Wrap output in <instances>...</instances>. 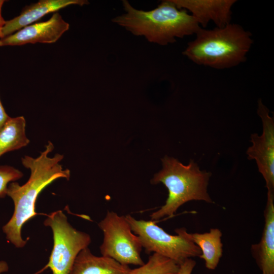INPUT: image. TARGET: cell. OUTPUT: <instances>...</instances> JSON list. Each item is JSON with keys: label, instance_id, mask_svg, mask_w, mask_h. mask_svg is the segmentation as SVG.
I'll return each instance as SVG.
<instances>
[{"label": "cell", "instance_id": "cell-1", "mask_svg": "<svg viewBox=\"0 0 274 274\" xmlns=\"http://www.w3.org/2000/svg\"><path fill=\"white\" fill-rule=\"evenodd\" d=\"M53 149V144L48 141L45 150L38 157L25 156L22 158L23 165L30 171L28 181L22 185L15 181L8 186L7 195L12 199L14 209L11 218L3 226L2 230L7 240L16 248H23L27 243L22 237V228L38 214L36 203L40 193L58 179H70V170L64 169L59 163L63 155L56 153L52 157L48 156Z\"/></svg>", "mask_w": 274, "mask_h": 274}, {"label": "cell", "instance_id": "cell-2", "mask_svg": "<svg viewBox=\"0 0 274 274\" xmlns=\"http://www.w3.org/2000/svg\"><path fill=\"white\" fill-rule=\"evenodd\" d=\"M122 5L125 13L112 22L151 43L167 45L176 42V38L195 34L200 28L187 11L178 9L172 0L162 1L149 11L136 9L126 0L122 1Z\"/></svg>", "mask_w": 274, "mask_h": 274}, {"label": "cell", "instance_id": "cell-3", "mask_svg": "<svg viewBox=\"0 0 274 274\" xmlns=\"http://www.w3.org/2000/svg\"><path fill=\"white\" fill-rule=\"evenodd\" d=\"M183 54L193 62L216 69L235 66L245 62L253 44L252 35L241 25L231 23L223 28L200 27Z\"/></svg>", "mask_w": 274, "mask_h": 274}, {"label": "cell", "instance_id": "cell-4", "mask_svg": "<svg viewBox=\"0 0 274 274\" xmlns=\"http://www.w3.org/2000/svg\"><path fill=\"white\" fill-rule=\"evenodd\" d=\"M162 162V169L154 175L151 182L163 184L168 195L165 204L150 215L152 220L172 216L181 206L191 200L213 202L207 189L210 172L201 170L193 160L184 165L174 157L165 156Z\"/></svg>", "mask_w": 274, "mask_h": 274}, {"label": "cell", "instance_id": "cell-5", "mask_svg": "<svg viewBox=\"0 0 274 274\" xmlns=\"http://www.w3.org/2000/svg\"><path fill=\"white\" fill-rule=\"evenodd\" d=\"M125 217L132 231L136 235L143 248L148 254L156 253L180 265L188 258L199 257L201 252L185 228L175 230L177 235L167 233L154 221L136 220L130 215Z\"/></svg>", "mask_w": 274, "mask_h": 274}, {"label": "cell", "instance_id": "cell-6", "mask_svg": "<svg viewBox=\"0 0 274 274\" xmlns=\"http://www.w3.org/2000/svg\"><path fill=\"white\" fill-rule=\"evenodd\" d=\"M44 224L52 229L53 236V249L46 267L52 274H69L79 252L90 244V236L74 228L61 210L47 215Z\"/></svg>", "mask_w": 274, "mask_h": 274}, {"label": "cell", "instance_id": "cell-7", "mask_svg": "<svg viewBox=\"0 0 274 274\" xmlns=\"http://www.w3.org/2000/svg\"><path fill=\"white\" fill-rule=\"evenodd\" d=\"M98 226L103 232L99 247L102 256L111 258L124 265H143V249L139 237L133 233L125 216L108 211Z\"/></svg>", "mask_w": 274, "mask_h": 274}, {"label": "cell", "instance_id": "cell-8", "mask_svg": "<svg viewBox=\"0 0 274 274\" xmlns=\"http://www.w3.org/2000/svg\"><path fill=\"white\" fill-rule=\"evenodd\" d=\"M257 113L261 118L263 132L261 135L251 136L252 146L249 147L248 159L255 160L259 172L266 183L267 192L274 193V120L261 99L258 101Z\"/></svg>", "mask_w": 274, "mask_h": 274}, {"label": "cell", "instance_id": "cell-9", "mask_svg": "<svg viewBox=\"0 0 274 274\" xmlns=\"http://www.w3.org/2000/svg\"><path fill=\"white\" fill-rule=\"evenodd\" d=\"M69 28V23L62 18L59 13L55 12L48 20L30 24L0 39V47L37 43H54Z\"/></svg>", "mask_w": 274, "mask_h": 274}, {"label": "cell", "instance_id": "cell-10", "mask_svg": "<svg viewBox=\"0 0 274 274\" xmlns=\"http://www.w3.org/2000/svg\"><path fill=\"white\" fill-rule=\"evenodd\" d=\"M179 9L191 12L198 24L203 28L212 21L218 28L230 23L231 8L235 0H172Z\"/></svg>", "mask_w": 274, "mask_h": 274}, {"label": "cell", "instance_id": "cell-11", "mask_svg": "<svg viewBox=\"0 0 274 274\" xmlns=\"http://www.w3.org/2000/svg\"><path fill=\"white\" fill-rule=\"evenodd\" d=\"M267 195L262 236L251 249L262 274H274V193L267 192Z\"/></svg>", "mask_w": 274, "mask_h": 274}, {"label": "cell", "instance_id": "cell-12", "mask_svg": "<svg viewBox=\"0 0 274 274\" xmlns=\"http://www.w3.org/2000/svg\"><path fill=\"white\" fill-rule=\"evenodd\" d=\"M88 4L87 0H40L26 6L19 15L6 21L3 29L4 38L34 23L49 13L72 5L83 6Z\"/></svg>", "mask_w": 274, "mask_h": 274}, {"label": "cell", "instance_id": "cell-13", "mask_svg": "<svg viewBox=\"0 0 274 274\" xmlns=\"http://www.w3.org/2000/svg\"><path fill=\"white\" fill-rule=\"evenodd\" d=\"M131 269L111 258L94 255L87 247L77 255L69 274H128Z\"/></svg>", "mask_w": 274, "mask_h": 274}, {"label": "cell", "instance_id": "cell-14", "mask_svg": "<svg viewBox=\"0 0 274 274\" xmlns=\"http://www.w3.org/2000/svg\"><path fill=\"white\" fill-rule=\"evenodd\" d=\"M222 235L221 230L218 228H212L203 233H191L192 240L201 251L199 257L204 260L205 266L209 269H215L222 256Z\"/></svg>", "mask_w": 274, "mask_h": 274}, {"label": "cell", "instance_id": "cell-15", "mask_svg": "<svg viewBox=\"0 0 274 274\" xmlns=\"http://www.w3.org/2000/svg\"><path fill=\"white\" fill-rule=\"evenodd\" d=\"M25 126L23 116L10 117L0 128V157L28 144L29 140L25 134Z\"/></svg>", "mask_w": 274, "mask_h": 274}, {"label": "cell", "instance_id": "cell-16", "mask_svg": "<svg viewBox=\"0 0 274 274\" xmlns=\"http://www.w3.org/2000/svg\"><path fill=\"white\" fill-rule=\"evenodd\" d=\"M179 270V265L174 261L153 253L146 263L131 269L128 274H177Z\"/></svg>", "mask_w": 274, "mask_h": 274}, {"label": "cell", "instance_id": "cell-17", "mask_svg": "<svg viewBox=\"0 0 274 274\" xmlns=\"http://www.w3.org/2000/svg\"><path fill=\"white\" fill-rule=\"evenodd\" d=\"M23 176L21 171L13 166L0 165V198H4L7 195L9 184L21 179Z\"/></svg>", "mask_w": 274, "mask_h": 274}, {"label": "cell", "instance_id": "cell-18", "mask_svg": "<svg viewBox=\"0 0 274 274\" xmlns=\"http://www.w3.org/2000/svg\"><path fill=\"white\" fill-rule=\"evenodd\" d=\"M196 265L192 258H188L179 265L178 274H191Z\"/></svg>", "mask_w": 274, "mask_h": 274}, {"label": "cell", "instance_id": "cell-19", "mask_svg": "<svg viewBox=\"0 0 274 274\" xmlns=\"http://www.w3.org/2000/svg\"><path fill=\"white\" fill-rule=\"evenodd\" d=\"M9 117L10 116L6 112L0 99V128Z\"/></svg>", "mask_w": 274, "mask_h": 274}, {"label": "cell", "instance_id": "cell-20", "mask_svg": "<svg viewBox=\"0 0 274 274\" xmlns=\"http://www.w3.org/2000/svg\"><path fill=\"white\" fill-rule=\"evenodd\" d=\"M5 2V1L4 0H0V39L4 38L3 29L6 23V21L2 15V8Z\"/></svg>", "mask_w": 274, "mask_h": 274}, {"label": "cell", "instance_id": "cell-21", "mask_svg": "<svg viewBox=\"0 0 274 274\" xmlns=\"http://www.w3.org/2000/svg\"><path fill=\"white\" fill-rule=\"evenodd\" d=\"M9 265L7 262L4 260L0 261V274L7 272L9 270Z\"/></svg>", "mask_w": 274, "mask_h": 274}, {"label": "cell", "instance_id": "cell-22", "mask_svg": "<svg viewBox=\"0 0 274 274\" xmlns=\"http://www.w3.org/2000/svg\"><path fill=\"white\" fill-rule=\"evenodd\" d=\"M177 274H178V273H177Z\"/></svg>", "mask_w": 274, "mask_h": 274}]
</instances>
